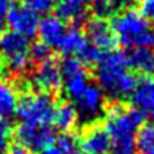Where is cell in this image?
I'll return each instance as SVG.
<instances>
[{
    "label": "cell",
    "instance_id": "cell-3",
    "mask_svg": "<svg viewBox=\"0 0 154 154\" xmlns=\"http://www.w3.org/2000/svg\"><path fill=\"white\" fill-rule=\"evenodd\" d=\"M111 32L116 40L126 47L151 49L154 47V30L143 14L134 9H126L111 17Z\"/></svg>",
    "mask_w": 154,
    "mask_h": 154
},
{
    "label": "cell",
    "instance_id": "cell-28",
    "mask_svg": "<svg viewBox=\"0 0 154 154\" xmlns=\"http://www.w3.org/2000/svg\"><path fill=\"white\" fill-rule=\"evenodd\" d=\"M13 9H14L13 0H0V24L7 22V17Z\"/></svg>",
    "mask_w": 154,
    "mask_h": 154
},
{
    "label": "cell",
    "instance_id": "cell-7",
    "mask_svg": "<svg viewBox=\"0 0 154 154\" xmlns=\"http://www.w3.org/2000/svg\"><path fill=\"white\" fill-rule=\"evenodd\" d=\"M104 104L106 97L103 90L99 87V84L90 83L87 88L74 100L73 106L77 111V116L84 123H91L104 113Z\"/></svg>",
    "mask_w": 154,
    "mask_h": 154
},
{
    "label": "cell",
    "instance_id": "cell-10",
    "mask_svg": "<svg viewBox=\"0 0 154 154\" xmlns=\"http://www.w3.org/2000/svg\"><path fill=\"white\" fill-rule=\"evenodd\" d=\"M7 23L11 32L29 38L36 36L40 20L37 14H34L33 11L26 9L24 6H14V9L10 11L7 17Z\"/></svg>",
    "mask_w": 154,
    "mask_h": 154
},
{
    "label": "cell",
    "instance_id": "cell-13",
    "mask_svg": "<svg viewBox=\"0 0 154 154\" xmlns=\"http://www.w3.org/2000/svg\"><path fill=\"white\" fill-rule=\"evenodd\" d=\"M83 154H107L110 151V140L103 127H90L80 140Z\"/></svg>",
    "mask_w": 154,
    "mask_h": 154
},
{
    "label": "cell",
    "instance_id": "cell-22",
    "mask_svg": "<svg viewBox=\"0 0 154 154\" xmlns=\"http://www.w3.org/2000/svg\"><path fill=\"white\" fill-rule=\"evenodd\" d=\"M13 130L9 120L0 119V154H9L11 149Z\"/></svg>",
    "mask_w": 154,
    "mask_h": 154
},
{
    "label": "cell",
    "instance_id": "cell-20",
    "mask_svg": "<svg viewBox=\"0 0 154 154\" xmlns=\"http://www.w3.org/2000/svg\"><path fill=\"white\" fill-rule=\"evenodd\" d=\"M130 67L137 72L150 74L154 72V51L151 49H134L128 54Z\"/></svg>",
    "mask_w": 154,
    "mask_h": 154
},
{
    "label": "cell",
    "instance_id": "cell-17",
    "mask_svg": "<svg viewBox=\"0 0 154 154\" xmlns=\"http://www.w3.org/2000/svg\"><path fill=\"white\" fill-rule=\"evenodd\" d=\"M19 97L14 87L5 80H0V119H10L16 114Z\"/></svg>",
    "mask_w": 154,
    "mask_h": 154
},
{
    "label": "cell",
    "instance_id": "cell-8",
    "mask_svg": "<svg viewBox=\"0 0 154 154\" xmlns=\"http://www.w3.org/2000/svg\"><path fill=\"white\" fill-rule=\"evenodd\" d=\"M54 138V133L50 126H34V124H20L16 130V140L20 147L30 151H42L46 149L51 140Z\"/></svg>",
    "mask_w": 154,
    "mask_h": 154
},
{
    "label": "cell",
    "instance_id": "cell-4",
    "mask_svg": "<svg viewBox=\"0 0 154 154\" xmlns=\"http://www.w3.org/2000/svg\"><path fill=\"white\" fill-rule=\"evenodd\" d=\"M56 110V101L50 93L34 91L24 94L19 100L16 114L22 124L50 126Z\"/></svg>",
    "mask_w": 154,
    "mask_h": 154
},
{
    "label": "cell",
    "instance_id": "cell-23",
    "mask_svg": "<svg viewBox=\"0 0 154 154\" xmlns=\"http://www.w3.org/2000/svg\"><path fill=\"white\" fill-rule=\"evenodd\" d=\"M56 5V0H23V6L34 14H47Z\"/></svg>",
    "mask_w": 154,
    "mask_h": 154
},
{
    "label": "cell",
    "instance_id": "cell-18",
    "mask_svg": "<svg viewBox=\"0 0 154 154\" xmlns=\"http://www.w3.org/2000/svg\"><path fill=\"white\" fill-rule=\"evenodd\" d=\"M77 120H79V116H77V111L72 103H61V104L56 106L53 123L60 131H70L76 126Z\"/></svg>",
    "mask_w": 154,
    "mask_h": 154
},
{
    "label": "cell",
    "instance_id": "cell-2",
    "mask_svg": "<svg viewBox=\"0 0 154 154\" xmlns=\"http://www.w3.org/2000/svg\"><path fill=\"white\" fill-rule=\"evenodd\" d=\"M144 114L137 109L113 106L107 111L104 128L110 140L111 154H137V133Z\"/></svg>",
    "mask_w": 154,
    "mask_h": 154
},
{
    "label": "cell",
    "instance_id": "cell-19",
    "mask_svg": "<svg viewBox=\"0 0 154 154\" xmlns=\"http://www.w3.org/2000/svg\"><path fill=\"white\" fill-rule=\"evenodd\" d=\"M57 13L60 19L69 20H82L86 16V0H59Z\"/></svg>",
    "mask_w": 154,
    "mask_h": 154
},
{
    "label": "cell",
    "instance_id": "cell-11",
    "mask_svg": "<svg viewBox=\"0 0 154 154\" xmlns=\"http://www.w3.org/2000/svg\"><path fill=\"white\" fill-rule=\"evenodd\" d=\"M87 37L90 40V44L94 46L96 49H99L100 51L113 49V46L117 42L113 32H111V27L101 17H96L88 22Z\"/></svg>",
    "mask_w": 154,
    "mask_h": 154
},
{
    "label": "cell",
    "instance_id": "cell-27",
    "mask_svg": "<svg viewBox=\"0 0 154 154\" xmlns=\"http://www.w3.org/2000/svg\"><path fill=\"white\" fill-rule=\"evenodd\" d=\"M140 13L147 22H154V0H143Z\"/></svg>",
    "mask_w": 154,
    "mask_h": 154
},
{
    "label": "cell",
    "instance_id": "cell-24",
    "mask_svg": "<svg viewBox=\"0 0 154 154\" xmlns=\"http://www.w3.org/2000/svg\"><path fill=\"white\" fill-rule=\"evenodd\" d=\"M127 2L128 0H103L100 3H96V10H97V13L101 17L123 9L127 5Z\"/></svg>",
    "mask_w": 154,
    "mask_h": 154
},
{
    "label": "cell",
    "instance_id": "cell-6",
    "mask_svg": "<svg viewBox=\"0 0 154 154\" xmlns=\"http://www.w3.org/2000/svg\"><path fill=\"white\" fill-rule=\"evenodd\" d=\"M60 67L64 83V91L69 96V99L74 101L90 84V79L84 70V64L79 57H66Z\"/></svg>",
    "mask_w": 154,
    "mask_h": 154
},
{
    "label": "cell",
    "instance_id": "cell-15",
    "mask_svg": "<svg viewBox=\"0 0 154 154\" xmlns=\"http://www.w3.org/2000/svg\"><path fill=\"white\" fill-rule=\"evenodd\" d=\"M87 38L79 27L66 29V33L63 34L60 43L57 44L56 49L60 53L66 54L67 57H76L83 53V50L87 47Z\"/></svg>",
    "mask_w": 154,
    "mask_h": 154
},
{
    "label": "cell",
    "instance_id": "cell-31",
    "mask_svg": "<svg viewBox=\"0 0 154 154\" xmlns=\"http://www.w3.org/2000/svg\"><path fill=\"white\" fill-rule=\"evenodd\" d=\"M94 2H96V3H100V2H103V0H94Z\"/></svg>",
    "mask_w": 154,
    "mask_h": 154
},
{
    "label": "cell",
    "instance_id": "cell-9",
    "mask_svg": "<svg viewBox=\"0 0 154 154\" xmlns=\"http://www.w3.org/2000/svg\"><path fill=\"white\" fill-rule=\"evenodd\" d=\"M32 83L43 93L56 91L63 84V74H61L60 64L53 59L44 60L38 63L36 70L32 74Z\"/></svg>",
    "mask_w": 154,
    "mask_h": 154
},
{
    "label": "cell",
    "instance_id": "cell-12",
    "mask_svg": "<svg viewBox=\"0 0 154 154\" xmlns=\"http://www.w3.org/2000/svg\"><path fill=\"white\" fill-rule=\"evenodd\" d=\"M64 33H66V24L64 20L59 16H46L38 23L37 34L40 37V42L49 47H57Z\"/></svg>",
    "mask_w": 154,
    "mask_h": 154
},
{
    "label": "cell",
    "instance_id": "cell-26",
    "mask_svg": "<svg viewBox=\"0 0 154 154\" xmlns=\"http://www.w3.org/2000/svg\"><path fill=\"white\" fill-rule=\"evenodd\" d=\"M101 56H103V51H100L99 49H96L94 46L88 43L87 47L83 50V53L80 54V60L83 61V64L84 63H88V64H97L101 59Z\"/></svg>",
    "mask_w": 154,
    "mask_h": 154
},
{
    "label": "cell",
    "instance_id": "cell-5",
    "mask_svg": "<svg viewBox=\"0 0 154 154\" xmlns=\"http://www.w3.org/2000/svg\"><path fill=\"white\" fill-rule=\"evenodd\" d=\"M0 56L10 72H26L32 61L29 40L11 30L2 32L0 33Z\"/></svg>",
    "mask_w": 154,
    "mask_h": 154
},
{
    "label": "cell",
    "instance_id": "cell-29",
    "mask_svg": "<svg viewBox=\"0 0 154 154\" xmlns=\"http://www.w3.org/2000/svg\"><path fill=\"white\" fill-rule=\"evenodd\" d=\"M9 154H30L27 151V150H24L23 147H11L10 149V151H9Z\"/></svg>",
    "mask_w": 154,
    "mask_h": 154
},
{
    "label": "cell",
    "instance_id": "cell-30",
    "mask_svg": "<svg viewBox=\"0 0 154 154\" xmlns=\"http://www.w3.org/2000/svg\"><path fill=\"white\" fill-rule=\"evenodd\" d=\"M151 120H153V123H151V124H154V113H153V116H151Z\"/></svg>",
    "mask_w": 154,
    "mask_h": 154
},
{
    "label": "cell",
    "instance_id": "cell-14",
    "mask_svg": "<svg viewBox=\"0 0 154 154\" xmlns=\"http://www.w3.org/2000/svg\"><path fill=\"white\" fill-rule=\"evenodd\" d=\"M131 101L134 109L141 113L149 111L154 113V79L153 77H143L137 80V84L131 93Z\"/></svg>",
    "mask_w": 154,
    "mask_h": 154
},
{
    "label": "cell",
    "instance_id": "cell-1",
    "mask_svg": "<svg viewBox=\"0 0 154 154\" xmlns=\"http://www.w3.org/2000/svg\"><path fill=\"white\" fill-rule=\"evenodd\" d=\"M128 54L121 50H111L101 56L97 63V80L103 93L111 99L131 96L137 77L130 70Z\"/></svg>",
    "mask_w": 154,
    "mask_h": 154
},
{
    "label": "cell",
    "instance_id": "cell-21",
    "mask_svg": "<svg viewBox=\"0 0 154 154\" xmlns=\"http://www.w3.org/2000/svg\"><path fill=\"white\" fill-rule=\"evenodd\" d=\"M136 144L140 154H154V124H147L138 130Z\"/></svg>",
    "mask_w": 154,
    "mask_h": 154
},
{
    "label": "cell",
    "instance_id": "cell-25",
    "mask_svg": "<svg viewBox=\"0 0 154 154\" xmlns=\"http://www.w3.org/2000/svg\"><path fill=\"white\" fill-rule=\"evenodd\" d=\"M50 54H51L50 47L46 46L44 43H42V42H37V43H34L33 46L30 47V59H32V60H36L37 63L49 60Z\"/></svg>",
    "mask_w": 154,
    "mask_h": 154
},
{
    "label": "cell",
    "instance_id": "cell-16",
    "mask_svg": "<svg viewBox=\"0 0 154 154\" xmlns=\"http://www.w3.org/2000/svg\"><path fill=\"white\" fill-rule=\"evenodd\" d=\"M40 154H83L80 140L72 133H61Z\"/></svg>",
    "mask_w": 154,
    "mask_h": 154
}]
</instances>
